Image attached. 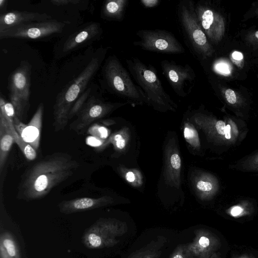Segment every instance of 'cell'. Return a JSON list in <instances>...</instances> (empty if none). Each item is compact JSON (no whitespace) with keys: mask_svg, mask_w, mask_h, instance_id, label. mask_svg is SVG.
Wrapping results in <instances>:
<instances>
[{"mask_svg":"<svg viewBox=\"0 0 258 258\" xmlns=\"http://www.w3.org/2000/svg\"><path fill=\"white\" fill-rule=\"evenodd\" d=\"M69 155L55 153L36 163L27 172L20 186V196L35 200L46 196L57 184L72 176L78 167Z\"/></svg>","mask_w":258,"mask_h":258,"instance_id":"obj_1","label":"cell"},{"mask_svg":"<svg viewBox=\"0 0 258 258\" xmlns=\"http://www.w3.org/2000/svg\"><path fill=\"white\" fill-rule=\"evenodd\" d=\"M107 48L102 49L99 55L93 57L77 78L57 96L53 107V126L55 132L63 130L67 125L71 108L97 73Z\"/></svg>","mask_w":258,"mask_h":258,"instance_id":"obj_2","label":"cell"},{"mask_svg":"<svg viewBox=\"0 0 258 258\" xmlns=\"http://www.w3.org/2000/svg\"><path fill=\"white\" fill-rule=\"evenodd\" d=\"M194 118L206 132L210 141L224 151L239 145L248 132L243 120L230 115L219 119L212 115L197 113Z\"/></svg>","mask_w":258,"mask_h":258,"instance_id":"obj_3","label":"cell"},{"mask_svg":"<svg viewBox=\"0 0 258 258\" xmlns=\"http://www.w3.org/2000/svg\"><path fill=\"white\" fill-rule=\"evenodd\" d=\"M127 70L146 98V102L159 110H174L176 103L165 90L155 69L139 58L132 57L125 60Z\"/></svg>","mask_w":258,"mask_h":258,"instance_id":"obj_4","label":"cell"},{"mask_svg":"<svg viewBox=\"0 0 258 258\" xmlns=\"http://www.w3.org/2000/svg\"><path fill=\"white\" fill-rule=\"evenodd\" d=\"M103 78L108 90L133 105H142L146 98L118 58L109 56L103 67Z\"/></svg>","mask_w":258,"mask_h":258,"instance_id":"obj_5","label":"cell"},{"mask_svg":"<svg viewBox=\"0 0 258 258\" xmlns=\"http://www.w3.org/2000/svg\"><path fill=\"white\" fill-rule=\"evenodd\" d=\"M177 15L184 37L192 53L202 59L212 56L215 49L200 24L194 1H181L177 6Z\"/></svg>","mask_w":258,"mask_h":258,"instance_id":"obj_6","label":"cell"},{"mask_svg":"<svg viewBox=\"0 0 258 258\" xmlns=\"http://www.w3.org/2000/svg\"><path fill=\"white\" fill-rule=\"evenodd\" d=\"M127 231L126 224L115 219H100L84 233L82 241L91 249L113 246L118 242L117 238Z\"/></svg>","mask_w":258,"mask_h":258,"instance_id":"obj_7","label":"cell"},{"mask_svg":"<svg viewBox=\"0 0 258 258\" xmlns=\"http://www.w3.org/2000/svg\"><path fill=\"white\" fill-rule=\"evenodd\" d=\"M31 70L30 64L27 61H22L10 76L9 97L16 116L20 120L29 106Z\"/></svg>","mask_w":258,"mask_h":258,"instance_id":"obj_8","label":"cell"},{"mask_svg":"<svg viewBox=\"0 0 258 258\" xmlns=\"http://www.w3.org/2000/svg\"><path fill=\"white\" fill-rule=\"evenodd\" d=\"M140 40L133 44L142 49L159 53L176 54L185 52V49L170 32L159 29H141L137 31Z\"/></svg>","mask_w":258,"mask_h":258,"instance_id":"obj_9","label":"cell"},{"mask_svg":"<svg viewBox=\"0 0 258 258\" xmlns=\"http://www.w3.org/2000/svg\"><path fill=\"white\" fill-rule=\"evenodd\" d=\"M160 66L163 75L177 96L185 97L191 93L196 75L189 64L182 65L173 60L164 59Z\"/></svg>","mask_w":258,"mask_h":258,"instance_id":"obj_10","label":"cell"},{"mask_svg":"<svg viewBox=\"0 0 258 258\" xmlns=\"http://www.w3.org/2000/svg\"><path fill=\"white\" fill-rule=\"evenodd\" d=\"M64 26V23L55 20L25 23L0 32V39H39L61 33Z\"/></svg>","mask_w":258,"mask_h":258,"instance_id":"obj_11","label":"cell"},{"mask_svg":"<svg viewBox=\"0 0 258 258\" xmlns=\"http://www.w3.org/2000/svg\"><path fill=\"white\" fill-rule=\"evenodd\" d=\"M195 11L200 24L211 44L217 45L223 39L225 22L223 16L207 4L198 2Z\"/></svg>","mask_w":258,"mask_h":258,"instance_id":"obj_12","label":"cell"},{"mask_svg":"<svg viewBox=\"0 0 258 258\" xmlns=\"http://www.w3.org/2000/svg\"><path fill=\"white\" fill-rule=\"evenodd\" d=\"M123 104L124 103L105 102L90 96L77 114V118L72 123L71 127L77 132H81L95 120Z\"/></svg>","mask_w":258,"mask_h":258,"instance_id":"obj_13","label":"cell"},{"mask_svg":"<svg viewBox=\"0 0 258 258\" xmlns=\"http://www.w3.org/2000/svg\"><path fill=\"white\" fill-rule=\"evenodd\" d=\"M43 109V104L40 103L27 124L22 122L17 116L14 119V125L17 133L36 151L39 146Z\"/></svg>","mask_w":258,"mask_h":258,"instance_id":"obj_14","label":"cell"},{"mask_svg":"<svg viewBox=\"0 0 258 258\" xmlns=\"http://www.w3.org/2000/svg\"><path fill=\"white\" fill-rule=\"evenodd\" d=\"M192 242L186 244L187 248L195 258H210L219 245L217 238L205 229L195 230Z\"/></svg>","mask_w":258,"mask_h":258,"instance_id":"obj_15","label":"cell"},{"mask_svg":"<svg viewBox=\"0 0 258 258\" xmlns=\"http://www.w3.org/2000/svg\"><path fill=\"white\" fill-rule=\"evenodd\" d=\"M111 203L112 199L108 197L97 198L84 197L62 201L58 207L61 213L69 214L95 209Z\"/></svg>","mask_w":258,"mask_h":258,"instance_id":"obj_16","label":"cell"},{"mask_svg":"<svg viewBox=\"0 0 258 258\" xmlns=\"http://www.w3.org/2000/svg\"><path fill=\"white\" fill-rule=\"evenodd\" d=\"M50 15L28 11H12L1 13L0 15V32L19 24L49 20Z\"/></svg>","mask_w":258,"mask_h":258,"instance_id":"obj_17","label":"cell"},{"mask_svg":"<svg viewBox=\"0 0 258 258\" xmlns=\"http://www.w3.org/2000/svg\"><path fill=\"white\" fill-rule=\"evenodd\" d=\"M102 30L100 23L92 22L70 35L64 43L63 51L71 52L90 40L101 36Z\"/></svg>","mask_w":258,"mask_h":258,"instance_id":"obj_18","label":"cell"},{"mask_svg":"<svg viewBox=\"0 0 258 258\" xmlns=\"http://www.w3.org/2000/svg\"><path fill=\"white\" fill-rule=\"evenodd\" d=\"M15 142V139L9 124L6 119L0 114V173L3 171L6 161Z\"/></svg>","mask_w":258,"mask_h":258,"instance_id":"obj_19","label":"cell"},{"mask_svg":"<svg viewBox=\"0 0 258 258\" xmlns=\"http://www.w3.org/2000/svg\"><path fill=\"white\" fill-rule=\"evenodd\" d=\"M128 0H107L103 3L102 17L109 21H121L124 18Z\"/></svg>","mask_w":258,"mask_h":258,"instance_id":"obj_20","label":"cell"},{"mask_svg":"<svg viewBox=\"0 0 258 258\" xmlns=\"http://www.w3.org/2000/svg\"><path fill=\"white\" fill-rule=\"evenodd\" d=\"M219 90L226 103L234 109L237 116L243 118L241 111L247 105L245 98L238 92L231 88L220 86Z\"/></svg>","mask_w":258,"mask_h":258,"instance_id":"obj_21","label":"cell"},{"mask_svg":"<svg viewBox=\"0 0 258 258\" xmlns=\"http://www.w3.org/2000/svg\"><path fill=\"white\" fill-rule=\"evenodd\" d=\"M196 187L204 199H209L216 195L220 188L218 178L213 174L205 173L199 178Z\"/></svg>","mask_w":258,"mask_h":258,"instance_id":"obj_22","label":"cell"},{"mask_svg":"<svg viewBox=\"0 0 258 258\" xmlns=\"http://www.w3.org/2000/svg\"><path fill=\"white\" fill-rule=\"evenodd\" d=\"M165 242L163 237H159L156 240L134 251L127 258H159L161 254V248Z\"/></svg>","mask_w":258,"mask_h":258,"instance_id":"obj_23","label":"cell"},{"mask_svg":"<svg viewBox=\"0 0 258 258\" xmlns=\"http://www.w3.org/2000/svg\"><path fill=\"white\" fill-rule=\"evenodd\" d=\"M1 258H20L18 246L12 235L2 233L0 237Z\"/></svg>","mask_w":258,"mask_h":258,"instance_id":"obj_24","label":"cell"},{"mask_svg":"<svg viewBox=\"0 0 258 258\" xmlns=\"http://www.w3.org/2000/svg\"><path fill=\"white\" fill-rule=\"evenodd\" d=\"M229 167L243 172L258 173V150L237 160Z\"/></svg>","mask_w":258,"mask_h":258,"instance_id":"obj_25","label":"cell"},{"mask_svg":"<svg viewBox=\"0 0 258 258\" xmlns=\"http://www.w3.org/2000/svg\"><path fill=\"white\" fill-rule=\"evenodd\" d=\"M9 125L13 134L15 142L19 146L24 156L29 160H34L37 156L36 151L21 138L15 129L14 123H10Z\"/></svg>","mask_w":258,"mask_h":258,"instance_id":"obj_26","label":"cell"},{"mask_svg":"<svg viewBox=\"0 0 258 258\" xmlns=\"http://www.w3.org/2000/svg\"><path fill=\"white\" fill-rule=\"evenodd\" d=\"M91 89L86 90L74 104L69 114V120L77 114L89 98Z\"/></svg>","mask_w":258,"mask_h":258,"instance_id":"obj_27","label":"cell"},{"mask_svg":"<svg viewBox=\"0 0 258 258\" xmlns=\"http://www.w3.org/2000/svg\"><path fill=\"white\" fill-rule=\"evenodd\" d=\"M185 126L184 129V137L186 140L194 147L200 146V140L197 131L190 125Z\"/></svg>","mask_w":258,"mask_h":258,"instance_id":"obj_28","label":"cell"},{"mask_svg":"<svg viewBox=\"0 0 258 258\" xmlns=\"http://www.w3.org/2000/svg\"><path fill=\"white\" fill-rule=\"evenodd\" d=\"M250 203L248 201H242L240 203L234 205L229 210L230 215L233 217H238L243 215L248 211L246 207L250 205Z\"/></svg>","mask_w":258,"mask_h":258,"instance_id":"obj_29","label":"cell"},{"mask_svg":"<svg viewBox=\"0 0 258 258\" xmlns=\"http://www.w3.org/2000/svg\"><path fill=\"white\" fill-rule=\"evenodd\" d=\"M169 258H195L187 248L186 244H179L174 249Z\"/></svg>","mask_w":258,"mask_h":258,"instance_id":"obj_30","label":"cell"},{"mask_svg":"<svg viewBox=\"0 0 258 258\" xmlns=\"http://www.w3.org/2000/svg\"><path fill=\"white\" fill-rule=\"evenodd\" d=\"M215 70L218 73L223 76H228L231 73V67L227 61H219L215 64Z\"/></svg>","mask_w":258,"mask_h":258,"instance_id":"obj_31","label":"cell"},{"mask_svg":"<svg viewBox=\"0 0 258 258\" xmlns=\"http://www.w3.org/2000/svg\"><path fill=\"white\" fill-rule=\"evenodd\" d=\"M246 42L254 48H258V30L247 32L245 36Z\"/></svg>","mask_w":258,"mask_h":258,"instance_id":"obj_32","label":"cell"},{"mask_svg":"<svg viewBox=\"0 0 258 258\" xmlns=\"http://www.w3.org/2000/svg\"><path fill=\"white\" fill-rule=\"evenodd\" d=\"M112 141L115 143L117 148L122 149L125 147V141L121 135L117 134L114 135L112 138Z\"/></svg>","mask_w":258,"mask_h":258,"instance_id":"obj_33","label":"cell"},{"mask_svg":"<svg viewBox=\"0 0 258 258\" xmlns=\"http://www.w3.org/2000/svg\"><path fill=\"white\" fill-rule=\"evenodd\" d=\"M171 167L175 169L178 170L181 167V159L177 154H173L170 159Z\"/></svg>","mask_w":258,"mask_h":258,"instance_id":"obj_34","label":"cell"},{"mask_svg":"<svg viewBox=\"0 0 258 258\" xmlns=\"http://www.w3.org/2000/svg\"><path fill=\"white\" fill-rule=\"evenodd\" d=\"M79 0H52L50 2L56 6H63L70 4H76L80 2Z\"/></svg>","mask_w":258,"mask_h":258,"instance_id":"obj_35","label":"cell"},{"mask_svg":"<svg viewBox=\"0 0 258 258\" xmlns=\"http://www.w3.org/2000/svg\"><path fill=\"white\" fill-rule=\"evenodd\" d=\"M160 3L159 0H141V4L145 8H152L157 6Z\"/></svg>","mask_w":258,"mask_h":258,"instance_id":"obj_36","label":"cell"},{"mask_svg":"<svg viewBox=\"0 0 258 258\" xmlns=\"http://www.w3.org/2000/svg\"><path fill=\"white\" fill-rule=\"evenodd\" d=\"M231 56L232 60L236 64H237V65L242 63V60H243V55L240 52H233L232 53Z\"/></svg>","mask_w":258,"mask_h":258,"instance_id":"obj_37","label":"cell"},{"mask_svg":"<svg viewBox=\"0 0 258 258\" xmlns=\"http://www.w3.org/2000/svg\"><path fill=\"white\" fill-rule=\"evenodd\" d=\"M125 177L127 181L130 182H133L135 179V174L132 171H128L127 172Z\"/></svg>","mask_w":258,"mask_h":258,"instance_id":"obj_38","label":"cell"},{"mask_svg":"<svg viewBox=\"0 0 258 258\" xmlns=\"http://www.w3.org/2000/svg\"><path fill=\"white\" fill-rule=\"evenodd\" d=\"M7 1L6 0H0V8L2 9L6 5Z\"/></svg>","mask_w":258,"mask_h":258,"instance_id":"obj_39","label":"cell"},{"mask_svg":"<svg viewBox=\"0 0 258 258\" xmlns=\"http://www.w3.org/2000/svg\"><path fill=\"white\" fill-rule=\"evenodd\" d=\"M210 258H219V256L217 253H214Z\"/></svg>","mask_w":258,"mask_h":258,"instance_id":"obj_40","label":"cell"},{"mask_svg":"<svg viewBox=\"0 0 258 258\" xmlns=\"http://www.w3.org/2000/svg\"><path fill=\"white\" fill-rule=\"evenodd\" d=\"M254 15L256 17H258V7L255 9L254 11Z\"/></svg>","mask_w":258,"mask_h":258,"instance_id":"obj_41","label":"cell"},{"mask_svg":"<svg viewBox=\"0 0 258 258\" xmlns=\"http://www.w3.org/2000/svg\"><path fill=\"white\" fill-rule=\"evenodd\" d=\"M257 78H258V77H257Z\"/></svg>","mask_w":258,"mask_h":258,"instance_id":"obj_42","label":"cell"}]
</instances>
